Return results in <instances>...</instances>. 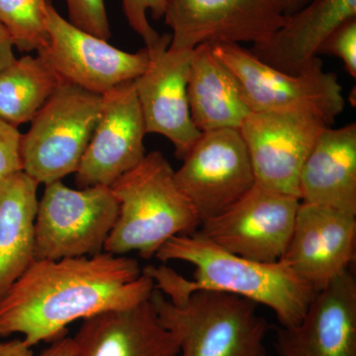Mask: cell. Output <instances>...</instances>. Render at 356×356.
Instances as JSON below:
<instances>
[{"label":"cell","mask_w":356,"mask_h":356,"mask_svg":"<svg viewBox=\"0 0 356 356\" xmlns=\"http://www.w3.org/2000/svg\"><path fill=\"white\" fill-rule=\"evenodd\" d=\"M153 280L126 255L35 261L0 299V337L30 348L64 337L67 325L149 300Z\"/></svg>","instance_id":"6da1fadb"},{"label":"cell","mask_w":356,"mask_h":356,"mask_svg":"<svg viewBox=\"0 0 356 356\" xmlns=\"http://www.w3.org/2000/svg\"><path fill=\"white\" fill-rule=\"evenodd\" d=\"M163 262H187L195 267L187 280L166 266H149L143 273L165 297L184 296L194 291L236 295L274 312L280 327L298 325L316 292L282 259L259 262L231 254L198 235L173 236L156 252Z\"/></svg>","instance_id":"7a4b0ae2"},{"label":"cell","mask_w":356,"mask_h":356,"mask_svg":"<svg viewBox=\"0 0 356 356\" xmlns=\"http://www.w3.org/2000/svg\"><path fill=\"white\" fill-rule=\"evenodd\" d=\"M175 172L165 156L154 151L110 186L119 212L105 252H135L149 259L173 236L197 231L200 219L178 188Z\"/></svg>","instance_id":"3957f363"},{"label":"cell","mask_w":356,"mask_h":356,"mask_svg":"<svg viewBox=\"0 0 356 356\" xmlns=\"http://www.w3.org/2000/svg\"><path fill=\"white\" fill-rule=\"evenodd\" d=\"M151 301L177 356H267L268 323L250 300L206 290L168 298L154 288Z\"/></svg>","instance_id":"277c9868"},{"label":"cell","mask_w":356,"mask_h":356,"mask_svg":"<svg viewBox=\"0 0 356 356\" xmlns=\"http://www.w3.org/2000/svg\"><path fill=\"white\" fill-rule=\"evenodd\" d=\"M211 46L240 81L252 112L307 115L332 127L343 111L346 100L339 77L325 72L318 58L301 74H289L264 64L241 44Z\"/></svg>","instance_id":"5b68a950"},{"label":"cell","mask_w":356,"mask_h":356,"mask_svg":"<svg viewBox=\"0 0 356 356\" xmlns=\"http://www.w3.org/2000/svg\"><path fill=\"white\" fill-rule=\"evenodd\" d=\"M102 95L62 83L21 140L22 170L39 184L76 173L92 137Z\"/></svg>","instance_id":"8992f818"},{"label":"cell","mask_w":356,"mask_h":356,"mask_svg":"<svg viewBox=\"0 0 356 356\" xmlns=\"http://www.w3.org/2000/svg\"><path fill=\"white\" fill-rule=\"evenodd\" d=\"M118 212L110 186L72 189L62 180L46 184L35 221V261L102 254Z\"/></svg>","instance_id":"52a82bcc"},{"label":"cell","mask_w":356,"mask_h":356,"mask_svg":"<svg viewBox=\"0 0 356 356\" xmlns=\"http://www.w3.org/2000/svg\"><path fill=\"white\" fill-rule=\"evenodd\" d=\"M300 202L296 196L255 182L228 209L201 222L196 233L231 254L276 262L289 243Z\"/></svg>","instance_id":"ba28073f"},{"label":"cell","mask_w":356,"mask_h":356,"mask_svg":"<svg viewBox=\"0 0 356 356\" xmlns=\"http://www.w3.org/2000/svg\"><path fill=\"white\" fill-rule=\"evenodd\" d=\"M49 42L41 56L63 83L103 95L116 86L139 77L149 64L147 48L128 53L79 29L65 20L47 0Z\"/></svg>","instance_id":"9c48e42d"},{"label":"cell","mask_w":356,"mask_h":356,"mask_svg":"<svg viewBox=\"0 0 356 356\" xmlns=\"http://www.w3.org/2000/svg\"><path fill=\"white\" fill-rule=\"evenodd\" d=\"M182 161L175 182L201 222L228 209L255 184L247 146L235 129L201 133Z\"/></svg>","instance_id":"30bf717a"},{"label":"cell","mask_w":356,"mask_h":356,"mask_svg":"<svg viewBox=\"0 0 356 356\" xmlns=\"http://www.w3.org/2000/svg\"><path fill=\"white\" fill-rule=\"evenodd\" d=\"M280 0H166L173 49L201 44L266 43L286 20Z\"/></svg>","instance_id":"8fae6325"},{"label":"cell","mask_w":356,"mask_h":356,"mask_svg":"<svg viewBox=\"0 0 356 356\" xmlns=\"http://www.w3.org/2000/svg\"><path fill=\"white\" fill-rule=\"evenodd\" d=\"M170 41L172 35L163 34L147 49L149 64L134 84L147 133L165 136L182 159L201 136L192 122L187 96L193 50L170 48Z\"/></svg>","instance_id":"7c38bea8"},{"label":"cell","mask_w":356,"mask_h":356,"mask_svg":"<svg viewBox=\"0 0 356 356\" xmlns=\"http://www.w3.org/2000/svg\"><path fill=\"white\" fill-rule=\"evenodd\" d=\"M147 134L134 81L104 93L92 137L74 173L77 187L111 186L145 159Z\"/></svg>","instance_id":"4fadbf2b"},{"label":"cell","mask_w":356,"mask_h":356,"mask_svg":"<svg viewBox=\"0 0 356 356\" xmlns=\"http://www.w3.org/2000/svg\"><path fill=\"white\" fill-rule=\"evenodd\" d=\"M327 127L307 115L252 112L238 131L250 154L255 182L299 198L302 168Z\"/></svg>","instance_id":"5bb4252c"},{"label":"cell","mask_w":356,"mask_h":356,"mask_svg":"<svg viewBox=\"0 0 356 356\" xmlns=\"http://www.w3.org/2000/svg\"><path fill=\"white\" fill-rule=\"evenodd\" d=\"M356 216L300 202L282 261L316 292L350 270L355 259Z\"/></svg>","instance_id":"9a60e30c"},{"label":"cell","mask_w":356,"mask_h":356,"mask_svg":"<svg viewBox=\"0 0 356 356\" xmlns=\"http://www.w3.org/2000/svg\"><path fill=\"white\" fill-rule=\"evenodd\" d=\"M277 356H356V281L350 270L316 293L294 327L276 329Z\"/></svg>","instance_id":"2e32d148"},{"label":"cell","mask_w":356,"mask_h":356,"mask_svg":"<svg viewBox=\"0 0 356 356\" xmlns=\"http://www.w3.org/2000/svg\"><path fill=\"white\" fill-rule=\"evenodd\" d=\"M74 356H177V337L159 321L151 297L83 320Z\"/></svg>","instance_id":"e0dca14e"},{"label":"cell","mask_w":356,"mask_h":356,"mask_svg":"<svg viewBox=\"0 0 356 356\" xmlns=\"http://www.w3.org/2000/svg\"><path fill=\"white\" fill-rule=\"evenodd\" d=\"M356 17V0H313L288 15L266 43L250 51L264 64L289 74L308 70L332 32Z\"/></svg>","instance_id":"ac0fdd59"},{"label":"cell","mask_w":356,"mask_h":356,"mask_svg":"<svg viewBox=\"0 0 356 356\" xmlns=\"http://www.w3.org/2000/svg\"><path fill=\"white\" fill-rule=\"evenodd\" d=\"M299 198L356 216L355 122L318 136L300 173Z\"/></svg>","instance_id":"d6986e66"},{"label":"cell","mask_w":356,"mask_h":356,"mask_svg":"<svg viewBox=\"0 0 356 356\" xmlns=\"http://www.w3.org/2000/svg\"><path fill=\"white\" fill-rule=\"evenodd\" d=\"M187 96L192 122L201 133L238 130L252 113L240 81L215 56L210 44L192 51Z\"/></svg>","instance_id":"ffe728a7"},{"label":"cell","mask_w":356,"mask_h":356,"mask_svg":"<svg viewBox=\"0 0 356 356\" xmlns=\"http://www.w3.org/2000/svg\"><path fill=\"white\" fill-rule=\"evenodd\" d=\"M39 185L23 170L0 180V299L35 261Z\"/></svg>","instance_id":"44dd1931"},{"label":"cell","mask_w":356,"mask_h":356,"mask_svg":"<svg viewBox=\"0 0 356 356\" xmlns=\"http://www.w3.org/2000/svg\"><path fill=\"white\" fill-rule=\"evenodd\" d=\"M62 83L41 56L16 58L0 70V118L15 127L31 122Z\"/></svg>","instance_id":"7402d4cb"},{"label":"cell","mask_w":356,"mask_h":356,"mask_svg":"<svg viewBox=\"0 0 356 356\" xmlns=\"http://www.w3.org/2000/svg\"><path fill=\"white\" fill-rule=\"evenodd\" d=\"M47 0H0V23L20 51L43 50L49 42Z\"/></svg>","instance_id":"603a6c76"},{"label":"cell","mask_w":356,"mask_h":356,"mask_svg":"<svg viewBox=\"0 0 356 356\" xmlns=\"http://www.w3.org/2000/svg\"><path fill=\"white\" fill-rule=\"evenodd\" d=\"M69 10V21L83 30L108 41L111 37L108 16L104 0H65Z\"/></svg>","instance_id":"cb8c5ba5"},{"label":"cell","mask_w":356,"mask_h":356,"mask_svg":"<svg viewBox=\"0 0 356 356\" xmlns=\"http://www.w3.org/2000/svg\"><path fill=\"white\" fill-rule=\"evenodd\" d=\"M124 14L129 25L143 39L146 48L149 49L158 43L161 35L149 24L147 11L154 19H161L165 14L166 0H121Z\"/></svg>","instance_id":"d4e9b609"},{"label":"cell","mask_w":356,"mask_h":356,"mask_svg":"<svg viewBox=\"0 0 356 356\" xmlns=\"http://www.w3.org/2000/svg\"><path fill=\"white\" fill-rule=\"evenodd\" d=\"M334 56L343 60L351 77H356V17L344 21L327 37L318 55Z\"/></svg>","instance_id":"484cf974"},{"label":"cell","mask_w":356,"mask_h":356,"mask_svg":"<svg viewBox=\"0 0 356 356\" xmlns=\"http://www.w3.org/2000/svg\"><path fill=\"white\" fill-rule=\"evenodd\" d=\"M21 140L18 127L0 118V180L22 170Z\"/></svg>","instance_id":"4316f807"},{"label":"cell","mask_w":356,"mask_h":356,"mask_svg":"<svg viewBox=\"0 0 356 356\" xmlns=\"http://www.w3.org/2000/svg\"><path fill=\"white\" fill-rule=\"evenodd\" d=\"M15 60L13 41L4 26L0 23V70L6 69Z\"/></svg>","instance_id":"83f0119b"},{"label":"cell","mask_w":356,"mask_h":356,"mask_svg":"<svg viewBox=\"0 0 356 356\" xmlns=\"http://www.w3.org/2000/svg\"><path fill=\"white\" fill-rule=\"evenodd\" d=\"M76 346L72 337H60L51 343L50 348L38 356H74Z\"/></svg>","instance_id":"f1b7e54d"},{"label":"cell","mask_w":356,"mask_h":356,"mask_svg":"<svg viewBox=\"0 0 356 356\" xmlns=\"http://www.w3.org/2000/svg\"><path fill=\"white\" fill-rule=\"evenodd\" d=\"M0 356H34L32 348L22 339L8 341H0Z\"/></svg>","instance_id":"f546056e"},{"label":"cell","mask_w":356,"mask_h":356,"mask_svg":"<svg viewBox=\"0 0 356 356\" xmlns=\"http://www.w3.org/2000/svg\"><path fill=\"white\" fill-rule=\"evenodd\" d=\"M285 15H291L300 9L308 6L313 0H280Z\"/></svg>","instance_id":"4dcf8cb0"}]
</instances>
